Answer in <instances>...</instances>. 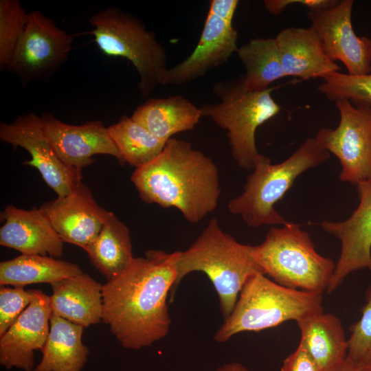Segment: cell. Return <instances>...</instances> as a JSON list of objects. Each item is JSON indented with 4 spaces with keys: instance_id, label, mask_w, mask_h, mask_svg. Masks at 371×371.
Here are the masks:
<instances>
[{
    "instance_id": "d590c367",
    "label": "cell",
    "mask_w": 371,
    "mask_h": 371,
    "mask_svg": "<svg viewBox=\"0 0 371 371\" xmlns=\"http://www.w3.org/2000/svg\"><path fill=\"white\" fill-rule=\"evenodd\" d=\"M215 371H249V370L240 363L230 362L219 366Z\"/></svg>"
},
{
    "instance_id": "f546056e",
    "label": "cell",
    "mask_w": 371,
    "mask_h": 371,
    "mask_svg": "<svg viewBox=\"0 0 371 371\" xmlns=\"http://www.w3.org/2000/svg\"><path fill=\"white\" fill-rule=\"evenodd\" d=\"M347 359L371 368V284L366 291V304L359 319L350 327Z\"/></svg>"
},
{
    "instance_id": "277c9868",
    "label": "cell",
    "mask_w": 371,
    "mask_h": 371,
    "mask_svg": "<svg viewBox=\"0 0 371 371\" xmlns=\"http://www.w3.org/2000/svg\"><path fill=\"white\" fill-rule=\"evenodd\" d=\"M330 154L317 144L315 138L306 139L279 164H273L269 157L259 153L243 192L229 201V211L240 216L251 227L286 224L289 221L275 209L276 203L301 174L327 161Z\"/></svg>"
},
{
    "instance_id": "d6a6232c",
    "label": "cell",
    "mask_w": 371,
    "mask_h": 371,
    "mask_svg": "<svg viewBox=\"0 0 371 371\" xmlns=\"http://www.w3.org/2000/svg\"><path fill=\"white\" fill-rule=\"evenodd\" d=\"M280 371H320L301 343L283 361Z\"/></svg>"
},
{
    "instance_id": "8fae6325",
    "label": "cell",
    "mask_w": 371,
    "mask_h": 371,
    "mask_svg": "<svg viewBox=\"0 0 371 371\" xmlns=\"http://www.w3.org/2000/svg\"><path fill=\"white\" fill-rule=\"evenodd\" d=\"M353 4V0L339 1L328 9L308 10V18L328 58L341 61L348 74L361 76L371 72V38L355 34Z\"/></svg>"
},
{
    "instance_id": "4dcf8cb0",
    "label": "cell",
    "mask_w": 371,
    "mask_h": 371,
    "mask_svg": "<svg viewBox=\"0 0 371 371\" xmlns=\"http://www.w3.org/2000/svg\"><path fill=\"white\" fill-rule=\"evenodd\" d=\"M33 299L32 290L23 286L0 288V337L12 326Z\"/></svg>"
},
{
    "instance_id": "ba28073f",
    "label": "cell",
    "mask_w": 371,
    "mask_h": 371,
    "mask_svg": "<svg viewBox=\"0 0 371 371\" xmlns=\"http://www.w3.org/2000/svg\"><path fill=\"white\" fill-rule=\"evenodd\" d=\"M89 21L95 42L104 54L122 57L133 64L144 97L161 85L168 69L166 49L141 20L120 8L109 7L92 15Z\"/></svg>"
},
{
    "instance_id": "44dd1931",
    "label": "cell",
    "mask_w": 371,
    "mask_h": 371,
    "mask_svg": "<svg viewBox=\"0 0 371 371\" xmlns=\"http://www.w3.org/2000/svg\"><path fill=\"white\" fill-rule=\"evenodd\" d=\"M301 343L320 371H331L346 359L348 339L341 320L324 311L297 322Z\"/></svg>"
},
{
    "instance_id": "ac0fdd59",
    "label": "cell",
    "mask_w": 371,
    "mask_h": 371,
    "mask_svg": "<svg viewBox=\"0 0 371 371\" xmlns=\"http://www.w3.org/2000/svg\"><path fill=\"white\" fill-rule=\"evenodd\" d=\"M1 217L5 220L0 228L1 246L21 254L62 256L64 242L40 207L27 210L8 205Z\"/></svg>"
},
{
    "instance_id": "52a82bcc",
    "label": "cell",
    "mask_w": 371,
    "mask_h": 371,
    "mask_svg": "<svg viewBox=\"0 0 371 371\" xmlns=\"http://www.w3.org/2000/svg\"><path fill=\"white\" fill-rule=\"evenodd\" d=\"M274 89L248 91L243 88L242 78L222 80L213 87L220 102L200 106L203 117H210L227 131L232 157L243 170H252L259 154L256 130L280 111V106L271 96Z\"/></svg>"
},
{
    "instance_id": "7c38bea8",
    "label": "cell",
    "mask_w": 371,
    "mask_h": 371,
    "mask_svg": "<svg viewBox=\"0 0 371 371\" xmlns=\"http://www.w3.org/2000/svg\"><path fill=\"white\" fill-rule=\"evenodd\" d=\"M0 139L26 150L32 159L24 164L38 169L58 197L71 193L82 181L81 172L69 168L58 157L44 133L41 117L30 113L10 123L1 122Z\"/></svg>"
},
{
    "instance_id": "9a60e30c",
    "label": "cell",
    "mask_w": 371,
    "mask_h": 371,
    "mask_svg": "<svg viewBox=\"0 0 371 371\" xmlns=\"http://www.w3.org/2000/svg\"><path fill=\"white\" fill-rule=\"evenodd\" d=\"M33 299L12 326L0 337V364L33 371L34 352L41 350L49 333L52 314L50 296L33 289Z\"/></svg>"
},
{
    "instance_id": "3957f363",
    "label": "cell",
    "mask_w": 371,
    "mask_h": 371,
    "mask_svg": "<svg viewBox=\"0 0 371 371\" xmlns=\"http://www.w3.org/2000/svg\"><path fill=\"white\" fill-rule=\"evenodd\" d=\"M250 245L238 243L224 232L216 218L184 251H177L175 291L188 274L201 271L212 283L224 319L232 313L248 279L261 269L251 255Z\"/></svg>"
},
{
    "instance_id": "f1b7e54d",
    "label": "cell",
    "mask_w": 371,
    "mask_h": 371,
    "mask_svg": "<svg viewBox=\"0 0 371 371\" xmlns=\"http://www.w3.org/2000/svg\"><path fill=\"white\" fill-rule=\"evenodd\" d=\"M27 15L19 0L0 1V67L7 69L25 30Z\"/></svg>"
},
{
    "instance_id": "9c48e42d",
    "label": "cell",
    "mask_w": 371,
    "mask_h": 371,
    "mask_svg": "<svg viewBox=\"0 0 371 371\" xmlns=\"http://www.w3.org/2000/svg\"><path fill=\"white\" fill-rule=\"evenodd\" d=\"M339 122L322 128L315 139L339 161V179L354 185L371 179V107L357 106L346 100L335 102Z\"/></svg>"
},
{
    "instance_id": "30bf717a",
    "label": "cell",
    "mask_w": 371,
    "mask_h": 371,
    "mask_svg": "<svg viewBox=\"0 0 371 371\" xmlns=\"http://www.w3.org/2000/svg\"><path fill=\"white\" fill-rule=\"evenodd\" d=\"M73 40L52 19L32 11L7 69L24 83L46 78L67 60Z\"/></svg>"
},
{
    "instance_id": "e0dca14e",
    "label": "cell",
    "mask_w": 371,
    "mask_h": 371,
    "mask_svg": "<svg viewBox=\"0 0 371 371\" xmlns=\"http://www.w3.org/2000/svg\"><path fill=\"white\" fill-rule=\"evenodd\" d=\"M232 23L207 13L199 40L191 54L165 71L161 85H181L225 63L238 49Z\"/></svg>"
},
{
    "instance_id": "4316f807",
    "label": "cell",
    "mask_w": 371,
    "mask_h": 371,
    "mask_svg": "<svg viewBox=\"0 0 371 371\" xmlns=\"http://www.w3.org/2000/svg\"><path fill=\"white\" fill-rule=\"evenodd\" d=\"M107 128L124 163L135 169L155 159L166 144L126 115Z\"/></svg>"
},
{
    "instance_id": "1f68e13d",
    "label": "cell",
    "mask_w": 371,
    "mask_h": 371,
    "mask_svg": "<svg viewBox=\"0 0 371 371\" xmlns=\"http://www.w3.org/2000/svg\"><path fill=\"white\" fill-rule=\"evenodd\" d=\"M339 0H265V9L275 16L280 14L289 5L299 4L306 7L308 10H322L335 6Z\"/></svg>"
},
{
    "instance_id": "603a6c76",
    "label": "cell",
    "mask_w": 371,
    "mask_h": 371,
    "mask_svg": "<svg viewBox=\"0 0 371 371\" xmlns=\"http://www.w3.org/2000/svg\"><path fill=\"white\" fill-rule=\"evenodd\" d=\"M82 326L52 314L49 333L41 350L42 359L33 371H81L89 355Z\"/></svg>"
},
{
    "instance_id": "8992f818",
    "label": "cell",
    "mask_w": 371,
    "mask_h": 371,
    "mask_svg": "<svg viewBox=\"0 0 371 371\" xmlns=\"http://www.w3.org/2000/svg\"><path fill=\"white\" fill-rule=\"evenodd\" d=\"M251 255L263 274L284 286L323 294L335 263L320 255L308 233L288 222L272 227L265 240L251 247Z\"/></svg>"
},
{
    "instance_id": "cb8c5ba5",
    "label": "cell",
    "mask_w": 371,
    "mask_h": 371,
    "mask_svg": "<svg viewBox=\"0 0 371 371\" xmlns=\"http://www.w3.org/2000/svg\"><path fill=\"white\" fill-rule=\"evenodd\" d=\"M84 250L107 281L120 275L135 258L129 229L112 212H109L98 236Z\"/></svg>"
},
{
    "instance_id": "ffe728a7",
    "label": "cell",
    "mask_w": 371,
    "mask_h": 371,
    "mask_svg": "<svg viewBox=\"0 0 371 371\" xmlns=\"http://www.w3.org/2000/svg\"><path fill=\"white\" fill-rule=\"evenodd\" d=\"M51 286L52 314L84 328L102 319V284L87 273L60 280Z\"/></svg>"
},
{
    "instance_id": "5bb4252c",
    "label": "cell",
    "mask_w": 371,
    "mask_h": 371,
    "mask_svg": "<svg viewBox=\"0 0 371 371\" xmlns=\"http://www.w3.org/2000/svg\"><path fill=\"white\" fill-rule=\"evenodd\" d=\"M44 133L62 162L69 168L81 172L93 162L95 155H109L120 164L124 161L108 128L98 120L81 125L61 122L52 113L41 116Z\"/></svg>"
},
{
    "instance_id": "836d02e7",
    "label": "cell",
    "mask_w": 371,
    "mask_h": 371,
    "mask_svg": "<svg viewBox=\"0 0 371 371\" xmlns=\"http://www.w3.org/2000/svg\"><path fill=\"white\" fill-rule=\"evenodd\" d=\"M238 2V0H211L208 13L232 23Z\"/></svg>"
},
{
    "instance_id": "484cf974",
    "label": "cell",
    "mask_w": 371,
    "mask_h": 371,
    "mask_svg": "<svg viewBox=\"0 0 371 371\" xmlns=\"http://www.w3.org/2000/svg\"><path fill=\"white\" fill-rule=\"evenodd\" d=\"M236 53L246 73L242 78L248 91L266 90L286 77L275 38H254L238 47Z\"/></svg>"
},
{
    "instance_id": "7a4b0ae2",
    "label": "cell",
    "mask_w": 371,
    "mask_h": 371,
    "mask_svg": "<svg viewBox=\"0 0 371 371\" xmlns=\"http://www.w3.org/2000/svg\"><path fill=\"white\" fill-rule=\"evenodd\" d=\"M131 181L142 201L175 207L191 223L217 207L221 192L214 161L190 142L174 137L155 159L136 168Z\"/></svg>"
},
{
    "instance_id": "83f0119b",
    "label": "cell",
    "mask_w": 371,
    "mask_h": 371,
    "mask_svg": "<svg viewBox=\"0 0 371 371\" xmlns=\"http://www.w3.org/2000/svg\"><path fill=\"white\" fill-rule=\"evenodd\" d=\"M317 90L327 99L346 100L357 106L371 107V72L354 76L335 71L326 76Z\"/></svg>"
},
{
    "instance_id": "2e32d148",
    "label": "cell",
    "mask_w": 371,
    "mask_h": 371,
    "mask_svg": "<svg viewBox=\"0 0 371 371\" xmlns=\"http://www.w3.org/2000/svg\"><path fill=\"white\" fill-rule=\"evenodd\" d=\"M40 208L64 243L83 249L98 236L109 212L97 203L82 181L69 194L45 202Z\"/></svg>"
},
{
    "instance_id": "7402d4cb",
    "label": "cell",
    "mask_w": 371,
    "mask_h": 371,
    "mask_svg": "<svg viewBox=\"0 0 371 371\" xmlns=\"http://www.w3.org/2000/svg\"><path fill=\"white\" fill-rule=\"evenodd\" d=\"M161 140L167 142L178 133L192 131L203 117L200 107L182 95L150 98L131 116Z\"/></svg>"
},
{
    "instance_id": "d6986e66",
    "label": "cell",
    "mask_w": 371,
    "mask_h": 371,
    "mask_svg": "<svg viewBox=\"0 0 371 371\" xmlns=\"http://www.w3.org/2000/svg\"><path fill=\"white\" fill-rule=\"evenodd\" d=\"M286 76L324 79L340 67L326 56L320 39L311 27H288L275 37Z\"/></svg>"
},
{
    "instance_id": "d4e9b609",
    "label": "cell",
    "mask_w": 371,
    "mask_h": 371,
    "mask_svg": "<svg viewBox=\"0 0 371 371\" xmlns=\"http://www.w3.org/2000/svg\"><path fill=\"white\" fill-rule=\"evenodd\" d=\"M82 273L76 263L49 256L21 254L0 262V284L23 287L34 283L52 284Z\"/></svg>"
},
{
    "instance_id": "4fadbf2b",
    "label": "cell",
    "mask_w": 371,
    "mask_h": 371,
    "mask_svg": "<svg viewBox=\"0 0 371 371\" xmlns=\"http://www.w3.org/2000/svg\"><path fill=\"white\" fill-rule=\"evenodd\" d=\"M356 187L359 203L350 216L341 221H324L321 223L322 229L341 243L328 293L335 291L355 271L368 269L371 273V179Z\"/></svg>"
},
{
    "instance_id": "6da1fadb",
    "label": "cell",
    "mask_w": 371,
    "mask_h": 371,
    "mask_svg": "<svg viewBox=\"0 0 371 371\" xmlns=\"http://www.w3.org/2000/svg\"><path fill=\"white\" fill-rule=\"evenodd\" d=\"M177 251L148 250L134 258L115 278L102 284V321L120 345L139 350L164 338L171 319Z\"/></svg>"
},
{
    "instance_id": "e575fe53",
    "label": "cell",
    "mask_w": 371,
    "mask_h": 371,
    "mask_svg": "<svg viewBox=\"0 0 371 371\" xmlns=\"http://www.w3.org/2000/svg\"><path fill=\"white\" fill-rule=\"evenodd\" d=\"M331 371H371V368L357 365L346 358L341 364Z\"/></svg>"
},
{
    "instance_id": "5b68a950",
    "label": "cell",
    "mask_w": 371,
    "mask_h": 371,
    "mask_svg": "<svg viewBox=\"0 0 371 371\" xmlns=\"http://www.w3.org/2000/svg\"><path fill=\"white\" fill-rule=\"evenodd\" d=\"M322 295L276 283L262 273L242 288L231 314L214 334L218 343L242 332H258L324 311Z\"/></svg>"
}]
</instances>
